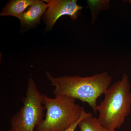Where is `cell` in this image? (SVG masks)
<instances>
[{
    "label": "cell",
    "mask_w": 131,
    "mask_h": 131,
    "mask_svg": "<svg viewBox=\"0 0 131 131\" xmlns=\"http://www.w3.org/2000/svg\"><path fill=\"white\" fill-rule=\"evenodd\" d=\"M47 79L55 87V96H67L86 102L95 113H97V100L110 87L112 77L106 72L91 76H63L54 77L48 71Z\"/></svg>",
    "instance_id": "6da1fadb"
},
{
    "label": "cell",
    "mask_w": 131,
    "mask_h": 131,
    "mask_svg": "<svg viewBox=\"0 0 131 131\" xmlns=\"http://www.w3.org/2000/svg\"><path fill=\"white\" fill-rule=\"evenodd\" d=\"M104 100L97 107L98 122L106 129L115 131L125 122L131 111V93L129 77L125 73L121 80L109 87Z\"/></svg>",
    "instance_id": "7a4b0ae2"
},
{
    "label": "cell",
    "mask_w": 131,
    "mask_h": 131,
    "mask_svg": "<svg viewBox=\"0 0 131 131\" xmlns=\"http://www.w3.org/2000/svg\"><path fill=\"white\" fill-rule=\"evenodd\" d=\"M76 101L70 96L51 98L42 94V104L46 109V114L45 118L36 127V131H62L77 121L84 110Z\"/></svg>",
    "instance_id": "3957f363"
},
{
    "label": "cell",
    "mask_w": 131,
    "mask_h": 131,
    "mask_svg": "<svg viewBox=\"0 0 131 131\" xmlns=\"http://www.w3.org/2000/svg\"><path fill=\"white\" fill-rule=\"evenodd\" d=\"M28 83L26 97L22 99L23 105L12 117L11 126L7 131H34L43 119L42 94L32 78Z\"/></svg>",
    "instance_id": "277c9868"
},
{
    "label": "cell",
    "mask_w": 131,
    "mask_h": 131,
    "mask_svg": "<svg viewBox=\"0 0 131 131\" xmlns=\"http://www.w3.org/2000/svg\"><path fill=\"white\" fill-rule=\"evenodd\" d=\"M49 5L45 13L43 19L48 29L52 28L58 19L61 16L68 15L75 20L80 15L83 7L77 4L75 0H50L45 1Z\"/></svg>",
    "instance_id": "5b68a950"
},
{
    "label": "cell",
    "mask_w": 131,
    "mask_h": 131,
    "mask_svg": "<svg viewBox=\"0 0 131 131\" xmlns=\"http://www.w3.org/2000/svg\"><path fill=\"white\" fill-rule=\"evenodd\" d=\"M48 7V4L43 1L35 0L19 19L21 25L30 27L40 22V17Z\"/></svg>",
    "instance_id": "8992f818"
},
{
    "label": "cell",
    "mask_w": 131,
    "mask_h": 131,
    "mask_svg": "<svg viewBox=\"0 0 131 131\" xmlns=\"http://www.w3.org/2000/svg\"><path fill=\"white\" fill-rule=\"evenodd\" d=\"M35 0H14L9 1L2 9L1 16H11L19 18L27 8L35 2Z\"/></svg>",
    "instance_id": "52a82bcc"
},
{
    "label": "cell",
    "mask_w": 131,
    "mask_h": 131,
    "mask_svg": "<svg viewBox=\"0 0 131 131\" xmlns=\"http://www.w3.org/2000/svg\"><path fill=\"white\" fill-rule=\"evenodd\" d=\"M78 126L80 131H114L105 128L98 122L97 118L93 117L92 114L83 118Z\"/></svg>",
    "instance_id": "ba28073f"
},
{
    "label": "cell",
    "mask_w": 131,
    "mask_h": 131,
    "mask_svg": "<svg viewBox=\"0 0 131 131\" xmlns=\"http://www.w3.org/2000/svg\"><path fill=\"white\" fill-rule=\"evenodd\" d=\"M108 1H89L88 5L91 10L93 22L95 20L98 13L102 9H107L110 7Z\"/></svg>",
    "instance_id": "9c48e42d"
},
{
    "label": "cell",
    "mask_w": 131,
    "mask_h": 131,
    "mask_svg": "<svg viewBox=\"0 0 131 131\" xmlns=\"http://www.w3.org/2000/svg\"><path fill=\"white\" fill-rule=\"evenodd\" d=\"M91 114H92L90 113H87L85 110H84V112L83 113L80 119L78 120L77 122H75L74 124H72L71 126L68 127L67 129L62 131H75L77 127L78 126V124H79L80 121L84 117H87V116L90 115Z\"/></svg>",
    "instance_id": "30bf717a"
},
{
    "label": "cell",
    "mask_w": 131,
    "mask_h": 131,
    "mask_svg": "<svg viewBox=\"0 0 131 131\" xmlns=\"http://www.w3.org/2000/svg\"><path fill=\"white\" fill-rule=\"evenodd\" d=\"M129 2L130 4H131V0H130V1H129Z\"/></svg>",
    "instance_id": "8fae6325"
}]
</instances>
